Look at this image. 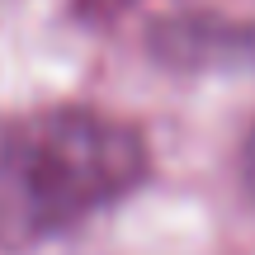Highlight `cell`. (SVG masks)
<instances>
[{
  "label": "cell",
  "mask_w": 255,
  "mask_h": 255,
  "mask_svg": "<svg viewBox=\"0 0 255 255\" xmlns=\"http://www.w3.org/2000/svg\"><path fill=\"white\" fill-rule=\"evenodd\" d=\"M146 175V142L95 109H38L0 132V246H33L119 203Z\"/></svg>",
  "instance_id": "1"
},
{
  "label": "cell",
  "mask_w": 255,
  "mask_h": 255,
  "mask_svg": "<svg viewBox=\"0 0 255 255\" xmlns=\"http://www.w3.org/2000/svg\"><path fill=\"white\" fill-rule=\"evenodd\" d=\"M246 184L255 194V128H251V142H246Z\"/></svg>",
  "instance_id": "2"
}]
</instances>
